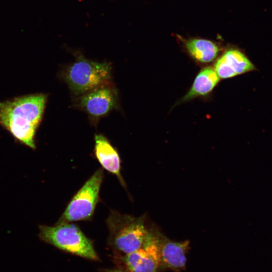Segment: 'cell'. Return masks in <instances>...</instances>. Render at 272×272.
<instances>
[{"instance_id":"11","label":"cell","mask_w":272,"mask_h":272,"mask_svg":"<svg viewBox=\"0 0 272 272\" xmlns=\"http://www.w3.org/2000/svg\"><path fill=\"white\" fill-rule=\"evenodd\" d=\"M157 230L151 229L142 246L143 254L139 264L132 272H158L160 267V254Z\"/></svg>"},{"instance_id":"10","label":"cell","mask_w":272,"mask_h":272,"mask_svg":"<svg viewBox=\"0 0 272 272\" xmlns=\"http://www.w3.org/2000/svg\"><path fill=\"white\" fill-rule=\"evenodd\" d=\"M220 79L213 67H204L199 72L191 88L179 101L178 104L209 95L217 85Z\"/></svg>"},{"instance_id":"4","label":"cell","mask_w":272,"mask_h":272,"mask_svg":"<svg viewBox=\"0 0 272 272\" xmlns=\"http://www.w3.org/2000/svg\"><path fill=\"white\" fill-rule=\"evenodd\" d=\"M112 243L125 254L140 248L145 242L149 231L143 217H135L112 211L107 221Z\"/></svg>"},{"instance_id":"1","label":"cell","mask_w":272,"mask_h":272,"mask_svg":"<svg viewBox=\"0 0 272 272\" xmlns=\"http://www.w3.org/2000/svg\"><path fill=\"white\" fill-rule=\"evenodd\" d=\"M47 100V94L34 93L0 102V125L16 141L35 150Z\"/></svg>"},{"instance_id":"2","label":"cell","mask_w":272,"mask_h":272,"mask_svg":"<svg viewBox=\"0 0 272 272\" xmlns=\"http://www.w3.org/2000/svg\"><path fill=\"white\" fill-rule=\"evenodd\" d=\"M111 66L79 57L62 73V77L73 95L78 97L109 82Z\"/></svg>"},{"instance_id":"12","label":"cell","mask_w":272,"mask_h":272,"mask_svg":"<svg viewBox=\"0 0 272 272\" xmlns=\"http://www.w3.org/2000/svg\"><path fill=\"white\" fill-rule=\"evenodd\" d=\"M185 46L192 58L201 63L212 62L219 52L217 44L207 39H193L186 42Z\"/></svg>"},{"instance_id":"3","label":"cell","mask_w":272,"mask_h":272,"mask_svg":"<svg viewBox=\"0 0 272 272\" xmlns=\"http://www.w3.org/2000/svg\"><path fill=\"white\" fill-rule=\"evenodd\" d=\"M39 230L38 236L45 242L83 257L91 259L98 258L92 242L73 224L39 225Z\"/></svg>"},{"instance_id":"8","label":"cell","mask_w":272,"mask_h":272,"mask_svg":"<svg viewBox=\"0 0 272 272\" xmlns=\"http://www.w3.org/2000/svg\"><path fill=\"white\" fill-rule=\"evenodd\" d=\"M160 254V267L178 271L184 267L188 241L178 242L170 240L157 232Z\"/></svg>"},{"instance_id":"13","label":"cell","mask_w":272,"mask_h":272,"mask_svg":"<svg viewBox=\"0 0 272 272\" xmlns=\"http://www.w3.org/2000/svg\"><path fill=\"white\" fill-rule=\"evenodd\" d=\"M111 272H124V271H122L121 270H114V271H112Z\"/></svg>"},{"instance_id":"5","label":"cell","mask_w":272,"mask_h":272,"mask_svg":"<svg viewBox=\"0 0 272 272\" xmlns=\"http://www.w3.org/2000/svg\"><path fill=\"white\" fill-rule=\"evenodd\" d=\"M103 177V170L98 169L73 197L56 223L90 219L98 201Z\"/></svg>"},{"instance_id":"9","label":"cell","mask_w":272,"mask_h":272,"mask_svg":"<svg viewBox=\"0 0 272 272\" xmlns=\"http://www.w3.org/2000/svg\"><path fill=\"white\" fill-rule=\"evenodd\" d=\"M94 140L95 154L99 163L104 169L115 175L124 184L120 174V159L117 151L102 134H96Z\"/></svg>"},{"instance_id":"7","label":"cell","mask_w":272,"mask_h":272,"mask_svg":"<svg viewBox=\"0 0 272 272\" xmlns=\"http://www.w3.org/2000/svg\"><path fill=\"white\" fill-rule=\"evenodd\" d=\"M214 69L219 78L223 79L257 71L247 56L237 49L226 51L218 58Z\"/></svg>"},{"instance_id":"6","label":"cell","mask_w":272,"mask_h":272,"mask_svg":"<svg viewBox=\"0 0 272 272\" xmlns=\"http://www.w3.org/2000/svg\"><path fill=\"white\" fill-rule=\"evenodd\" d=\"M117 104L116 89L109 82L77 97L75 105L93 120L105 116Z\"/></svg>"}]
</instances>
